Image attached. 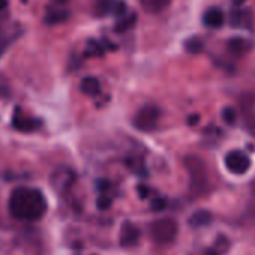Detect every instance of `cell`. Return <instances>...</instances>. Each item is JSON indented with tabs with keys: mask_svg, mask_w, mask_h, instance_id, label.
<instances>
[{
	"mask_svg": "<svg viewBox=\"0 0 255 255\" xmlns=\"http://www.w3.org/2000/svg\"><path fill=\"white\" fill-rule=\"evenodd\" d=\"M9 213L18 221L33 222L39 221L48 209L45 195L36 188L20 186L11 192L8 201Z\"/></svg>",
	"mask_w": 255,
	"mask_h": 255,
	"instance_id": "cell-1",
	"label": "cell"
},
{
	"mask_svg": "<svg viewBox=\"0 0 255 255\" xmlns=\"http://www.w3.org/2000/svg\"><path fill=\"white\" fill-rule=\"evenodd\" d=\"M150 234H152V239L161 245L170 243L176 239L177 224H176V221H173L170 218L159 219L150 225Z\"/></svg>",
	"mask_w": 255,
	"mask_h": 255,
	"instance_id": "cell-2",
	"label": "cell"
},
{
	"mask_svg": "<svg viewBox=\"0 0 255 255\" xmlns=\"http://www.w3.org/2000/svg\"><path fill=\"white\" fill-rule=\"evenodd\" d=\"M158 120H159V108L155 105H144L137 111L134 117V126L138 131L149 132L155 129Z\"/></svg>",
	"mask_w": 255,
	"mask_h": 255,
	"instance_id": "cell-3",
	"label": "cell"
},
{
	"mask_svg": "<svg viewBox=\"0 0 255 255\" xmlns=\"http://www.w3.org/2000/svg\"><path fill=\"white\" fill-rule=\"evenodd\" d=\"M224 164L227 167V170L231 174L236 176H242L245 174L249 167H251V159L246 153H243L242 150H231L225 155Z\"/></svg>",
	"mask_w": 255,
	"mask_h": 255,
	"instance_id": "cell-4",
	"label": "cell"
},
{
	"mask_svg": "<svg viewBox=\"0 0 255 255\" xmlns=\"http://www.w3.org/2000/svg\"><path fill=\"white\" fill-rule=\"evenodd\" d=\"M186 167L191 174L192 186H203L206 183V168L203 161L197 156H189L186 159Z\"/></svg>",
	"mask_w": 255,
	"mask_h": 255,
	"instance_id": "cell-5",
	"label": "cell"
},
{
	"mask_svg": "<svg viewBox=\"0 0 255 255\" xmlns=\"http://www.w3.org/2000/svg\"><path fill=\"white\" fill-rule=\"evenodd\" d=\"M140 239L138 227L132 225L131 222H126L120 230V245L122 246H132Z\"/></svg>",
	"mask_w": 255,
	"mask_h": 255,
	"instance_id": "cell-6",
	"label": "cell"
},
{
	"mask_svg": "<svg viewBox=\"0 0 255 255\" xmlns=\"http://www.w3.org/2000/svg\"><path fill=\"white\" fill-rule=\"evenodd\" d=\"M224 12L213 6V8H209L206 12H204V17H203V23L206 27H210V29H219L222 24H224Z\"/></svg>",
	"mask_w": 255,
	"mask_h": 255,
	"instance_id": "cell-7",
	"label": "cell"
},
{
	"mask_svg": "<svg viewBox=\"0 0 255 255\" xmlns=\"http://www.w3.org/2000/svg\"><path fill=\"white\" fill-rule=\"evenodd\" d=\"M230 24H231V27L249 29L252 24V15L248 9H236V11H233L231 17H230Z\"/></svg>",
	"mask_w": 255,
	"mask_h": 255,
	"instance_id": "cell-8",
	"label": "cell"
},
{
	"mask_svg": "<svg viewBox=\"0 0 255 255\" xmlns=\"http://www.w3.org/2000/svg\"><path fill=\"white\" fill-rule=\"evenodd\" d=\"M227 47H228V50H230V53H231L233 56L242 57V56H245V54L249 51L251 44H249L246 39H243V38H231V39L228 41Z\"/></svg>",
	"mask_w": 255,
	"mask_h": 255,
	"instance_id": "cell-9",
	"label": "cell"
},
{
	"mask_svg": "<svg viewBox=\"0 0 255 255\" xmlns=\"http://www.w3.org/2000/svg\"><path fill=\"white\" fill-rule=\"evenodd\" d=\"M12 125L17 128L18 131H26V132H29V131H33V129H36L38 128V120H35V119H30V117H21V114H20V111L17 113V116L12 119Z\"/></svg>",
	"mask_w": 255,
	"mask_h": 255,
	"instance_id": "cell-10",
	"label": "cell"
},
{
	"mask_svg": "<svg viewBox=\"0 0 255 255\" xmlns=\"http://www.w3.org/2000/svg\"><path fill=\"white\" fill-rule=\"evenodd\" d=\"M140 3L147 12H161L171 3V0H140Z\"/></svg>",
	"mask_w": 255,
	"mask_h": 255,
	"instance_id": "cell-11",
	"label": "cell"
},
{
	"mask_svg": "<svg viewBox=\"0 0 255 255\" xmlns=\"http://www.w3.org/2000/svg\"><path fill=\"white\" fill-rule=\"evenodd\" d=\"M81 90H83V93H86L89 96H96L101 92L99 81L95 77H86L81 81Z\"/></svg>",
	"mask_w": 255,
	"mask_h": 255,
	"instance_id": "cell-12",
	"label": "cell"
},
{
	"mask_svg": "<svg viewBox=\"0 0 255 255\" xmlns=\"http://www.w3.org/2000/svg\"><path fill=\"white\" fill-rule=\"evenodd\" d=\"M210 221H212V213H210V212H207V210H198V212H195V213L191 216L189 224H191L192 227H204V225H207Z\"/></svg>",
	"mask_w": 255,
	"mask_h": 255,
	"instance_id": "cell-13",
	"label": "cell"
},
{
	"mask_svg": "<svg viewBox=\"0 0 255 255\" xmlns=\"http://www.w3.org/2000/svg\"><path fill=\"white\" fill-rule=\"evenodd\" d=\"M185 47H186V51H189V53H200L203 50V42L198 38H191L185 44Z\"/></svg>",
	"mask_w": 255,
	"mask_h": 255,
	"instance_id": "cell-14",
	"label": "cell"
},
{
	"mask_svg": "<svg viewBox=\"0 0 255 255\" xmlns=\"http://www.w3.org/2000/svg\"><path fill=\"white\" fill-rule=\"evenodd\" d=\"M222 117L224 120L228 123V125H233L236 122V110L231 108V107H227L224 111H222Z\"/></svg>",
	"mask_w": 255,
	"mask_h": 255,
	"instance_id": "cell-15",
	"label": "cell"
},
{
	"mask_svg": "<svg viewBox=\"0 0 255 255\" xmlns=\"http://www.w3.org/2000/svg\"><path fill=\"white\" fill-rule=\"evenodd\" d=\"M164 207H165V200H162V198L153 200V203H152V209L153 210H162Z\"/></svg>",
	"mask_w": 255,
	"mask_h": 255,
	"instance_id": "cell-16",
	"label": "cell"
},
{
	"mask_svg": "<svg viewBox=\"0 0 255 255\" xmlns=\"http://www.w3.org/2000/svg\"><path fill=\"white\" fill-rule=\"evenodd\" d=\"M249 129H251V132L255 135V117H252V119H249Z\"/></svg>",
	"mask_w": 255,
	"mask_h": 255,
	"instance_id": "cell-17",
	"label": "cell"
},
{
	"mask_svg": "<svg viewBox=\"0 0 255 255\" xmlns=\"http://www.w3.org/2000/svg\"><path fill=\"white\" fill-rule=\"evenodd\" d=\"M233 2H234V5H237V6H239V5H242V3L245 2V0H233Z\"/></svg>",
	"mask_w": 255,
	"mask_h": 255,
	"instance_id": "cell-18",
	"label": "cell"
},
{
	"mask_svg": "<svg viewBox=\"0 0 255 255\" xmlns=\"http://www.w3.org/2000/svg\"><path fill=\"white\" fill-rule=\"evenodd\" d=\"M2 48H3V45H2V35H0V51H2Z\"/></svg>",
	"mask_w": 255,
	"mask_h": 255,
	"instance_id": "cell-19",
	"label": "cell"
}]
</instances>
